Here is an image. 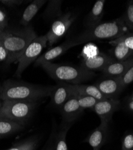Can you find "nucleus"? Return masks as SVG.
I'll return each instance as SVG.
<instances>
[{"mask_svg": "<svg viewBox=\"0 0 133 150\" xmlns=\"http://www.w3.org/2000/svg\"><path fill=\"white\" fill-rule=\"evenodd\" d=\"M32 26L19 28H6L3 31L0 41L9 54L8 64L17 61L19 57L31 42L37 37Z\"/></svg>", "mask_w": 133, "mask_h": 150, "instance_id": "obj_2", "label": "nucleus"}, {"mask_svg": "<svg viewBox=\"0 0 133 150\" xmlns=\"http://www.w3.org/2000/svg\"><path fill=\"white\" fill-rule=\"evenodd\" d=\"M76 18L77 16L74 13L67 12L53 21L49 32L46 34L48 46L52 47L63 38Z\"/></svg>", "mask_w": 133, "mask_h": 150, "instance_id": "obj_7", "label": "nucleus"}, {"mask_svg": "<svg viewBox=\"0 0 133 150\" xmlns=\"http://www.w3.org/2000/svg\"><path fill=\"white\" fill-rule=\"evenodd\" d=\"M113 47L110 50V56L116 61H123L133 57V51L122 43L111 44Z\"/></svg>", "mask_w": 133, "mask_h": 150, "instance_id": "obj_20", "label": "nucleus"}, {"mask_svg": "<svg viewBox=\"0 0 133 150\" xmlns=\"http://www.w3.org/2000/svg\"><path fill=\"white\" fill-rule=\"evenodd\" d=\"M116 61L110 55L100 52L98 55L88 59H83L80 67L88 71H103L108 65Z\"/></svg>", "mask_w": 133, "mask_h": 150, "instance_id": "obj_12", "label": "nucleus"}, {"mask_svg": "<svg viewBox=\"0 0 133 150\" xmlns=\"http://www.w3.org/2000/svg\"><path fill=\"white\" fill-rule=\"evenodd\" d=\"M128 33V28L123 19L120 18L111 21L101 22L94 27L87 28L73 39L77 45H80L92 40H113Z\"/></svg>", "mask_w": 133, "mask_h": 150, "instance_id": "obj_3", "label": "nucleus"}, {"mask_svg": "<svg viewBox=\"0 0 133 150\" xmlns=\"http://www.w3.org/2000/svg\"><path fill=\"white\" fill-rule=\"evenodd\" d=\"M48 4L43 13V17L47 20H53L63 15L61 6L63 1H48Z\"/></svg>", "mask_w": 133, "mask_h": 150, "instance_id": "obj_21", "label": "nucleus"}, {"mask_svg": "<svg viewBox=\"0 0 133 150\" xmlns=\"http://www.w3.org/2000/svg\"><path fill=\"white\" fill-rule=\"evenodd\" d=\"M76 46L78 45L73 38L69 39L59 46L49 49V51H47L46 52L40 55L37 59L35 61V66H40V64L43 63V62H51L55 58L63 55L70 48Z\"/></svg>", "mask_w": 133, "mask_h": 150, "instance_id": "obj_11", "label": "nucleus"}, {"mask_svg": "<svg viewBox=\"0 0 133 150\" xmlns=\"http://www.w3.org/2000/svg\"><path fill=\"white\" fill-rule=\"evenodd\" d=\"M72 96L70 84L59 82L55 85V88L51 96V104L55 108L61 107Z\"/></svg>", "mask_w": 133, "mask_h": 150, "instance_id": "obj_13", "label": "nucleus"}, {"mask_svg": "<svg viewBox=\"0 0 133 150\" xmlns=\"http://www.w3.org/2000/svg\"><path fill=\"white\" fill-rule=\"evenodd\" d=\"M124 88L133 82V64L119 78Z\"/></svg>", "mask_w": 133, "mask_h": 150, "instance_id": "obj_28", "label": "nucleus"}, {"mask_svg": "<svg viewBox=\"0 0 133 150\" xmlns=\"http://www.w3.org/2000/svg\"><path fill=\"white\" fill-rule=\"evenodd\" d=\"M74 96L76 97L80 108L83 110L84 109H93L95 105L99 101L95 98L91 96H88L76 94V95H74Z\"/></svg>", "mask_w": 133, "mask_h": 150, "instance_id": "obj_24", "label": "nucleus"}, {"mask_svg": "<svg viewBox=\"0 0 133 150\" xmlns=\"http://www.w3.org/2000/svg\"><path fill=\"white\" fill-rule=\"evenodd\" d=\"M64 124L74 122L82 114L83 110L80 108L76 97L71 96L59 109Z\"/></svg>", "mask_w": 133, "mask_h": 150, "instance_id": "obj_10", "label": "nucleus"}, {"mask_svg": "<svg viewBox=\"0 0 133 150\" xmlns=\"http://www.w3.org/2000/svg\"><path fill=\"white\" fill-rule=\"evenodd\" d=\"M47 46V39L46 35L37 36L24 50L18 59V67L15 72L17 77H20L22 73L33 62L40 56L43 50Z\"/></svg>", "mask_w": 133, "mask_h": 150, "instance_id": "obj_6", "label": "nucleus"}, {"mask_svg": "<svg viewBox=\"0 0 133 150\" xmlns=\"http://www.w3.org/2000/svg\"><path fill=\"white\" fill-rule=\"evenodd\" d=\"M55 86H40L11 81L4 82L0 86V98L2 100H17L37 102L51 97Z\"/></svg>", "mask_w": 133, "mask_h": 150, "instance_id": "obj_1", "label": "nucleus"}, {"mask_svg": "<svg viewBox=\"0 0 133 150\" xmlns=\"http://www.w3.org/2000/svg\"><path fill=\"white\" fill-rule=\"evenodd\" d=\"M25 1L23 0H0V3L9 8H13L20 6Z\"/></svg>", "mask_w": 133, "mask_h": 150, "instance_id": "obj_32", "label": "nucleus"}, {"mask_svg": "<svg viewBox=\"0 0 133 150\" xmlns=\"http://www.w3.org/2000/svg\"><path fill=\"white\" fill-rule=\"evenodd\" d=\"M121 150H133V132H127L123 137Z\"/></svg>", "mask_w": 133, "mask_h": 150, "instance_id": "obj_29", "label": "nucleus"}, {"mask_svg": "<svg viewBox=\"0 0 133 150\" xmlns=\"http://www.w3.org/2000/svg\"><path fill=\"white\" fill-rule=\"evenodd\" d=\"M46 2L47 1L45 0H35L31 2L25 8L22 14L20 21V23L22 25L23 27L28 26L30 22Z\"/></svg>", "mask_w": 133, "mask_h": 150, "instance_id": "obj_18", "label": "nucleus"}, {"mask_svg": "<svg viewBox=\"0 0 133 150\" xmlns=\"http://www.w3.org/2000/svg\"><path fill=\"white\" fill-rule=\"evenodd\" d=\"M38 142L36 137H31L19 142L13 146L6 150H35Z\"/></svg>", "mask_w": 133, "mask_h": 150, "instance_id": "obj_23", "label": "nucleus"}, {"mask_svg": "<svg viewBox=\"0 0 133 150\" xmlns=\"http://www.w3.org/2000/svg\"><path fill=\"white\" fill-rule=\"evenodd\" d=\"M71 124H63L61 130L55 135V150H68L67 143V134Z\"/></svg>", "mask_w": 133, "mask_h": 150, "instance_id": "obj_22", "label": "nucleus"}, {"mask_svg": "<svg viewBox=\"0 0 133 150\" xmlns=\"http://www.w3.org/2000/svg\"><path fill=\"white\" fill-rule=\"evenodd\" d=\"M121 103L118 98H108L98 101L93 108V110L97 115L101 122L109 124L115 112L119 109Z\"/></svg>", "mask_w": 133, "mask_h": 150, "instance_id": "obj_8", "label": "nucleus"}, {"mask_svg": "<svg viewBox=\"0 0 133 150\" xmlns=\"http://www.w3.org/2000/svg\"><path fill=\"white\" fill-rule=\"evenodd\" d=\"M122 18L128 30L133 31V1L128 3L125 14Z\"/></svg>", "mask_w": 133, "mask_h": 150, "instance_id": "obj_26", "label": "nucleus"}, {"mask_svg": "<svg viewBox=\"0 0 133 150\" xmlns=\"http://www.w3.org/2000/svg\"><path fill=\"white\" fill-rule=\"evenodd\" d=\"M100 53L99 47L92 43H89L84 46L80 54L82 59H88L98 55Z\"/></svg>", "mask_w": 133, "mask_h": 150, "instance_id": "obj_25", "label": "nucleus"}, {"mask_svg": "<svg viewBox=\"0 0 133 150\" xmlns=\"http://www.w3.org/2000/svg\"><path fill=\"white\" fill-rule=\"evenodd\" d=\"M100 149H93V150H100Z\"/></svg>", "mask_w": 133, "mask_h": 150, "instance_id": "obj_37", "label": "nucleus"}, {"mask_svg": "<svg viewBox=\"0 0 133 150\" xmlns=\"http://www.w3.org/2000/svg\"><path fill=\"white\" fill-rule=\"evenodd\" d=\"M105 3L104 0H98L95 2L84 21V25L87 28L94 27L101 22Z\"/></svg>", "mask_w": 133, "mask_h": 150, "instance_id": "obj_17", "label": "nucleus"}, {"mask_svg": "<svg viewBox=\"0 0 133 150\" xmlns=\"http://www.w3.org/2000/svg\"><path fill=\"white\" fill-rule=\"evenodd\" d=\"M55 135L56 134H53L51 137V144L45 150H55Z\"/></svg>", "mask_w": 133, "mask_h": 150, "instance_id": "obj_34", "label": "nucleus"}, {"mask_svg": "<svg viewBox=\"0 0 133 150\" xmlns=\"http://www.w3.org/2000/svg\"><path fill=\"white\" fill-rule=\"evenodd\" d=\"M107 98H115L124 90L119 78L106 77L101 79L95 85Z\"/></svg>", "mask_w": 133, "mask_h": 150, "instance_id": "obj_9", "label": "nucleus"}, {"mask_svg": "<svg viewBox=\"0 0 133 150\" xmlns=\"http://www.w3.org/2000/svg\"><path fill=\"white\" fill-rule=\"evenodd\" d=\"M42 69L54 80L72 85L81 84L92 79L95 73L82 67L73 66L46 62L41 64Z\"/></svg>", "mask_w": 133, "mask_h": 150, "instance_id": "obj_4", "label": "nucleus"}, {"mask_svg": "<svg viewBox=\"0 0 133 150\" xmlns=\"http://www.w3.org/2000/svg\"><path fill=\"white\" fill-rule=\"evenodd\" d=\"M24 127L23 125L0 116V139L19 132Z\"/></svg>", "mask_w": 133, "mask_h": 150, "instance_id": "obj_19", "label": "nucleus"}, {"mask_svg": "<svg viewBox=\"0 0 133 150\" xmlns=\"http://www.w3.org/2000/svg\"><path fill=\"white\" fill-rule=\"evenodd\" d=\"M9 54L7 50L3 45L2 42L0 41V62H6L8 63Z\"/></svg>", "mask_w": 133, "mask_h": 150, "instance_id": "obj_31", "label": "nucleus"}, {"mask_svg": "<svg viewBox=\"0 0 133 150\" xmlns=\"http://www.w3.org/2000/svg\"><path fill=\"white\" fill-rule=\"evenodd\" d=\"M133 64V57L123 61H114L103 71L106 77L120 78Z\"/></svg>", "mask_w": 133, "mask_h": 150, "instance_id": "obj_15", "label": "nucleus"}, {"mask_svg": "<svg viewBox=\"0 0 133 150\" xmlns=\"http://www.w3.org/2000/svg\"><path fill=\"white\" fill-rule=\"evenodd\" d=\"M108 133V124L101 122L88 136L85 142L94 149H100L106 143Z\"/></svg>", "mask_w": 133, "mask_h": 150, "instance_id": "obj_14", "label": "nucleus"}, {"mask_svg": "<svg viewBox=\"0 0 133 150\" xmlns=\"http://www.w3.org/2000/svg\"><path fill=\"white\" fill-rule=\"evenodd\" d=\"M3 33V31L1 29H0V39H1V36H2Z\"/></svg>", "mask_w": 133, "mask_h": 150, "instance_id": "obj_35", "label": "nucleus"}, {"mask_svg": "<svg viewBox=\"0 0 133 150\" xmlns=\"http://www.w3.org/2000/svg\"><path fill=\"white\" fill-rule=\"evenodd\" d=\"M124 105V108L127 111L133 114V93L125 99Z\"/></svg>", "mask_w": 133, "mask_h": 150, "instance_id": "obj_33", "label": "nucleus"}, {"mask_svg": "<svg viewBox=\"0 0 133 150\" xmlns=\"http://www.w3.org/2000/svg\"><path fill=\"white\" fill-rule=\"evenodd\" d=\"M8 17L5 10L0 8V29L3 31L8 27Z\"/></svg>", "mask_w": 133, "mask_h": 150, "instance_id": "obj_30", "label": "nucleus"}, {"mask_svg": "<svg viewBox=\"0 0 133 150\" xmlns=\"http://www.w3.org/2000/svg\"><path fill=\"white\" fill-rule=\"evenodd\" d=\"M119 42L122 43L127 47L133 51V33H127L116 39L110 41L109 43L111 45Z\"/></svg>", "mask_w": 133, "mask_h": 150, "instance_id": "obj_27", "label": "nucleus"}, {"mask_svg": "<svg viewBox=\"0 0 133 150\" xmlns=\"http://www.w3.org/2000/svg\"><path fill=\"white\" fill-rule=\"evenodd\" d=\"M37 102L7 100L2 102L0 116L13 121L25 126L37 106Z\"/></svg>", "mask_w": 133, "mask_h": 150, "instance_id": "obj_5", "label": "nucleus"}, {"mask_svg": "<svg viewBox=\"0 0 133 150\" xmlns=\"http://www.w3.org/2000/svg\"><path fill=\"white\" fill-rule=\"evenodd\" d=\"M2 102H3V100L1 99V98H0V108H1V105H2Z\"/></svg>", "mask_w": 133, "mask_h": 150, "instance_id": "obj_36", "label": "nucleus"}, {"mask_svg": "<svg viewBox=\"0 0 133 150\" xmlns=\"http://www.w3.org/2000/svg\"><path fill=\"white\" fill-rule=\"evenodd\" d=\"M70 89L72 96L76 94L88 96L95 98L99 101L108 98L103 95L95 85L70 84Z\"/></svg>", "mask_w": 133, "mask_h": 150, "instance_id": "obj_16", "label": "nucleus"}]
</instances>
